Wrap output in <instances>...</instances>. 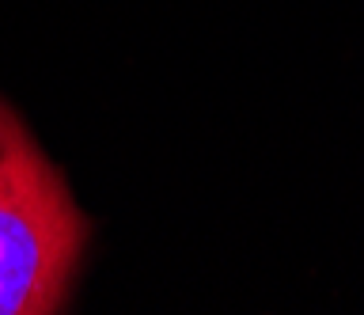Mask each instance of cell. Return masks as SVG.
<instances>
[{
	"mask_svg": "<svg viewBox=\"0 0 364 315\" xmlns=\"http://www.w3.org/2000/svg\"><path fill=\"white\" fill-rule=\"evenodd\" d=\"M87 240L68 183L0 99V315L61 311Z\"/></svg>",
	"mask_w": 364,
	"mask_h": 315,
	"instance_id": "1",
	"label": "cell"
}]
</instances>
